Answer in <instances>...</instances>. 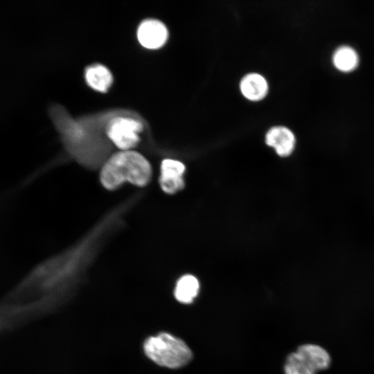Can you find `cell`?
I'll list each match as a JSON object with an SVG mask.
<instances>
[{
    "label": "cell",
    "mask_w": 374,
    "mask_h": 374,
    "mask_svg": "<svg viewBox=\"0 0 374 374\" xmlns=\"http://www.w3.org/2000/svg\"><path fill=\"white\" fill-rule=\"evenodd\" d=\"M149 161L134 150H122L112 155L102 167L100 179L107 190H114L123 183L135 186H146L152 178Z\"/></svg>",
    "instance_id": "obj_1"
},
{
    "label": "cell",
    "mask_w": 374,
    "mask_h": 374,
    "mask_svg": "<svg viewBox=\"0 0 374 374\" xmlns=\"http://www.w3.org/2000/svg\"><path fill=\"white\" fill-rule=\"evenodd\" d=\"M145 355L157 364L177 368L187 364L192 358V352L181 339L163 332L150 337L145 341Z\"/></svg>",
    "instance_id": "obj_2"
},
{
    "label": "cell",
    "mask_w": 374,
    "mask_h": 374,
    "mask_svg": "<svg viewBox=\"0 0 374 374\" xmlns=\"http://www.w3.org/2000/svg\"><path fill=\"white\" fill-rule=\"evenodd\" d=\"M142 129V124L135 119L116 117L109 122L107 134L117 148L122 150H130L138 143V133Z\"/></svg>",
    "instance_id": "obj_3"
},
{
    "label": "cell",
    "mask_w": 374,
    "mask_h": 374,
    "mask_svg": "<svg viewBox=\"0 0 374 374\" xmlns=\"http://www.w3.org/2000/svg\"><path fill=\"white\" fill-rule=\"evenodd\" d=\"M186 168L179 161L166 159L161 164L159 184L161 189L168 194H175L184 188L183 175Z\"/></svg>",
    "instance_id": "obj_4"
},
{
    "label": "cell",
    "mask_w": 374,
    "mask_h": 374,
    "mask_svg": "<svg viewBox=\"0 0 374 374\" xmlns=\"http://www.w3.org/2000/svg\"><path fill=\"white\" fill-rule=\"evenodd\" d=\"M168 32L160 21L148 19L143 21L137 31V37L142 46L154 49L162 46L166 42Z\"/></svg>",
    "instance_id": "obj_5"
},
{
    "label": "cell",
    "mask_w": 374,
    "mask_h": 374,
    "mask_svg": "<svg viewBox=\"0 0 374 374\" xmlns=\"http://www.w3.org/2000/svg\"><path fill=\"white\" fill-rule=\"evenodd\" d=\"M265 142L272 147L280 157H287L293 152L296 145V138L293 132L284 126L270 128L265 135Z\"/></svg>",
    "instance_id": "obj_6"
},
{
    "label": "cell",
    "mask_w": 374,
    "mask_h": 374,
    "mask_svg": "<svg viewBox=\"0 0 374 374\" xmlns=\"http://www.w3.org/2000/svg\"><path fill=\"white\" fill-rule=\"evenodd\" d=\"M296 352L314 373L326 369L330 366V355L320 346L310 344L301 345Z\"/></svg>",
    "instance_id": "obj_7"
},
{
    "label": "cell",
    "mask_w": 374,
    "mask_h": 374,
    "mask_svg": "<svg viewBox=\"0 0 374 374\" xmlns=\"http://www.w3.org/2000/svg\"><path fill=\"white\" fill-rule=\"evenodd\" d=\"M240 87L243 96L250 100H260L264 98L268 92L267 80L257 73H250L244 75L240 81Z\"/></svg>",
    "instance_id": "obj_8"
},
{
    "label": "cell",
    "mask_w": 374,
    "mask_h": 374,
    "mask_svg": "<svg viewBox=\"0 0 374 374\" xmlns=\"http://www.w3.org/2000/svg\"><path fill=\"white\" fill-rule=\"evenodd\" d=\"M87 84L95 90L105 92L112 83V75L109 69L101 64H94L86 69Z\"/></svg>",
    "instance_id": "obj_9"
},
{
    "label": "cell",
    "mask_w": 374,
    "mask_h": 374,
    "mask_svg": "<svg viewBox=\"0 0 374 374\" xmlns=\"http://www.w3.org/2000/svg\"><path fill=\"white\" fill-rule=\"evenodd\" d=\"M199 289L197 278L191 274H186L177 282L175 296L181 303H190L197 296Z\"/></svg>",
    "instance_id": "obj_10"
},
{
    "label": "cell",
    "mask_w": 374,
    "mask_h": 374,
    "mask_svg": "<svg viewBox=\"0 0 374 374\" xmlns=\"http://www.w3.org/2000/svg\"><path fill=\"white\" fill-rule=\"evenodd\" d=\"M332 63L340 71H352L358 66V54L349 46H341L335 51L332 55Z\"/></svg>",
    "instance_id": "obj_11"
},
{
    "label": "cell",
    "mask_w": 374,
    "mask_h": 374,
    "mask_svg": "<svg viewBox=\"0 0 374 374\" xmlns=\"http://www.w3.org/2000/svg\"><path fill=\"white\" fill-rule=\"evenodd\" d=\"M285 374H315L310 366L296 353H292L287 357L285 364Z\"/></svg>",
    "instance_id": "obj_12"
}]
</instances>
